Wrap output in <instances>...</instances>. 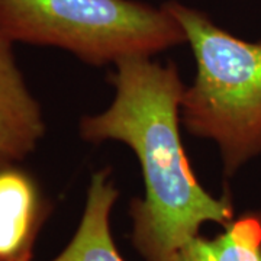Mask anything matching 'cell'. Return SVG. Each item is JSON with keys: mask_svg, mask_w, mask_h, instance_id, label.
I'll return each mask as SVG.
<instances>
[{"mask_svg": "<svg viewBox=\"0 0 261 261\" xmlns=\"http://www.w3.org/2000/svg\"><path fill=\"white\" fill-rule=\"evenodd\" d=\"M115 65V100L105 112L82 118L80 135L90 142L121 141L135 152L145 197L130 203L132 243L145 261H161L196 238L205 222L228 226L233 206L229 196L209 195L190 167L178 129L186 87L177 67L151 57Z\"/></svg>", "mask_w": 261, "mask_h": 261, "instance_id": "cell-1", "label": "cell"}, {"mask_svg": "<svg viewBox=\"0 0 261 261\" xmlns=\"http://www.w3.org/2000/svg\"><path fill=\"white\" fill-rule=\"evenodd\" d=\"M163 6L185 31L197 68L180 121L189 134L216 142L225 174L232 176L261 152V41L237 38L177 0Z\"/></svg>", "mask_w": 261, "mask_h": 261, "instance_id": "cell-2", "label": "cell"}, {"mask_svg": "<svg viewBox=\"0 0 261 261\" xmlns=\"http://www.w3.org/2000/svg\"><path fill=\"white\" fill-rule=\"evenodd\" d=\"M0 32L13 42L61 48L90 65L152 57L186 42L163 5L135 0H0Z\"/></svg>", "mask_w": 261, "mask_h": 261, "instance_id": "cell-3", "label": "cell"}, {"mask_svg": "<svg viewBox=\"0 0 261 261\" xmlns=\"http://www.w3.org/2000/svg\"><path fill=\"white\" fill-rule=\"evenodd\" d=\"M13 41L0 32V166L19 164L45 135V121L19 68Z\"/></svg>", "mask_w": 261, "mask_h": 261, "instance_id": "cell-4", "label": "cell"}, {"mask_svg": "<svg viewBox=\"0 0 261 261\" xmlns=\"http://www.w3.org/2000/svg\"><path fill=\"white\" fill-rule=\"evenodd\" d=\"M49 203L37 178L18 164L0 166V261L32 257Z\"/></svg>", "mask_w": 261, "mask_h": 261, "instance_id": "cell-5", "label": "cell"}, {"mask_svg": "<svg viewBox=\"0 0 261 261\" xmlns=\"http://www.w3.org/2000/svg\"><path fill=\"white\" fill-rule=\"evenodd\" d=\"M109 174V168L94 173L74 237L51 261H123L111 233V211L119 192Z\"/></svg>", "mask_w": 261, "mask_h": 261, "instance_id": "cell-6", "label": "cell"}, {"mask_svg": "<svg viewBox=\"0 0 261 261\" xmlns=\"http://www.w3.org/2000/svg\"><path fill=\"white\" fill-rule=\"evenodd\" d=\"M161 261H261V215L233 219L215 238L197 235Z\"/></svg>", "mask_w": 261, "mask_h": 261, "instance_id": "cell-7", "label": "cell"}, {"mask_svg": "<svg viewBox=\"0 0 261 261\" xmlns=\"http://www.w3.org/2000/svg\"><path fill=\"white\" fill-rule=\"evenodd\" d=\"M32 260V257H28V258H25V260H22V261H31Z\"/></svg>", "mask_w": 261, "mask_h": 261, "instance_id": "cell-8", "label": "cell"}]
</instances>
